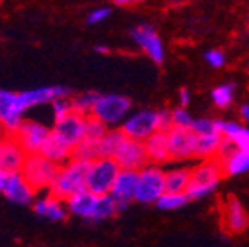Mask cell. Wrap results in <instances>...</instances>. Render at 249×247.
Returning a JSON list of instances; mask_svg holds the SVG:
<instances>
[{
    "instance_id": "6da1fadb",
    "label": "cell",
    "mask_w": 249,
    "mask_h": 247,
    "mask_svg": "<svg viewBox=\"0 0 249 247\" xmlns=\"http://www.w3.org/2000/svg\"><path fill=\"white\" fill-rule=\"evenodd\" d=\"M90 162L82 159H70L66 164L59 166V173L52 183L49 194L66 202L71 195L87 189V176H89Z\"/></svg>"
},
{
    "instance_id": "7a4b0ae2",
    "label": "cell",
    "mask_w": 249,
    "mask_h": 247,
    "mask_svg": "<svg viewBox=\"0 0 249 247\" xmlns=\"http://www.w3.org/2000/svg\"><path fill=\"white\" fill-rule=\"evenodd\" d=\"M223 175V166L218 159H204L197 166L192 168V182L187 190L191 201H201L213 195L218 189L220 178Z\"/></svg>"
},
{
    "instance_id": "3957f363",
    "label": "cell",
    "mask_w": 249,
    "mask_h": 247,
    "mask_svg": "<svg viewBox=\"0 0 249 247\" xmlns=\"http://www.w3.org/2000/svg\"><path fill=\"white\" fill-rule=\"evenodd\" d=\"M132 112V101L121 93H101L90 116L97 118L107 128H120Z\"/></svg>"
},
{
    "instance_id": "277c9868",
    "label": "cell",
    "mask_w": 249,
    "mask_h": 247,
    "mask_svg": "<svg viewBox=\"0 0 249 247\" xmlns=\"http://www.w3.org/2000/svg\"><path fill=\"white\" fill-rule=\"evenodd\" d=\"M57 173L59 164H55L54 161L47 159L42 154H30L26 162H24L23 170H21L23 178L35 192H42V190L49 192Z\"/></svg>"
},
{
    "instance_id": "5b68a950",
    "label": "cell",
    "mask_w": 249,
    "mask_h": 247,
    "mask_svg": "<svg viewBox=\"0 0 249 247\" xmlns=\"http://www.w3.org/2000/svg\"><path fill=\"white\" fill-rule=\"evenodd\" d=\"M121 168L114 158H99L90 162L89 176H87V190L95 195H107L111 194L114 182Z\"/></svg>"
},
{
    "instance_id": "8992f818",
    "label": "cell",
    "mask_w": 249,
    "mask_h": 247,
    "mask_svg": "<svg viewBox=\"0 0 249 247\" xmlns=\"http://www.w3.org/2000/svg\"><path fill=\"white\" fill-rule=\"evenodd\" d=\"M166 192V171L156 164H147L139 171L135 201L139 204H156Z\"/></svg>"
},
{
    "instance_id": "52a82bcc",
    "label": "cell",
    "mask_w": 249,
    "mask_h": 247,
    "mask_svg": "<svg viewBox=\"0 0 249 247\" xmlns=\"http://www.w3.org/2000/svg\"><path fill=\"white\" fill-rule=\"evenodd\" d=\"M120 128L126 135V139L145 142L156 131H160V114L156 109H137L130 112V116L123 121Z\"/></svg>"
},
{
    "instance_id": "ba28073f",
    "label": "cell",
    "mask_w": 249,
    "mask_h": 247,
    "mask_svg": "<svg viewBox=\"0 0 249 247\" xmlns=\"http://www.w3.org/2000/svg\"><path fill=\"white\" fill-rule=\"evenodd\" d=\"M130 38L152 62H156V64H163L164 62L166 49H164L163 40H161L160 33L154 30V26L145 23L133 26L130 30Z\"/></svg>"
},
{
    "instance_id": "9c48e42d",
    "label": "cell",
    "mask_w": 249,
    "mask_h": 247,
    "mask_svg": "<svg viewBox=\"0 0 249 247\" xmlns=\"http://www.w3.org/2000/svg\"><path fill=\"white\" fill-rule=\"evenodd\" d=\"M87 118L80 112L71 111L68 116H64L62 120L54 121V131L55 135L66 143L71 149H76L80 143L85 140V128H87Z\"/></svg>"
},
{
    "instance_id": "30bf717a",
    "label": "cell",
    "mask_w": 249,
    "mask_h": 247,
    "mask_svg": "<svg viewBox=\"0 0 249 247\" xmlns=\"http://www.w3.org/2000/svg\"><path fill=\"white\" fill-rule=\"evenodd\" d=\"M52 128H47L43 123L35 120H24L18 131L14 133L16 140L21 143L24 151L30 154H40L43 143H45L47 137L51 135Z\"/></svg>"
},
{
    "instance_id": "8fae6325",
    "label": "cell",
    "mask_w": 249,
    "mask_h": 247,
    "mask_svg": "<svg viewBox=\"0 0 249 247\" xmlns=\"http://www.w3.org/2000/svg\"><path fill=\"white\" fill-rule=\"evenodd\" d=\"M23 121L24 111L18 101V93L0 88V124L4 126L5 135H14Z\"/></svg>"
},
{
    "instance_id": "7c38bea8",
    "label": "cell",
    "mask_w": 249,
    "mask_h": 247,
    "mask_svg": "<svg viewBox=\"0 0 249 247\" xmlns=\"http://www.w3.org/2000/svg\"><path fill=\"white\" fill-rule=\"evenodd\" d=\"M114 161L120 164L121 170L132 171H140L147 164H151L147 151H145V143L133 139H124V142L121 143L116 156H114Z\"/></svg>"
},
{
    "instance_id": "4fadbf2b",
    "label": "cell",
    "mask_w": 249,
    "mask_h": 247,
    "mask_svg": "<svg viewBox=\"0 0 249 247\" xmlns=\"http://www.w3.org/2000/svg\"><path fill=\"white\" fill-rule=\"evenodd\" d=\"M71 88L68 87H40V88H31L24 90V92L18 93V101H19L21 109L24 111H30V109L36 107V106H45L52 104L55 99H61V97H71Z\"/></svg>"
},
{
    "instance_id": "5bb4252c",
    "label": "cell",
    "mask_w": 249,
    "mask_h": 247,
    "mask_svg": "<svg viewBox=\"0 0 249 247\" xmlns=\"http://www.w3.org/2000/svg\"><path fill=\"white\" fill-rule=\"evenodd\" d=\"M222 223L225 230L233 235H241L249 228V214L237 197L229 195L223 202Z\"/></svg>"
},
{
    "instance_id": "9a60e30c",
    "label": "cell",
    "mask_w": 249,
    "mask_h": 247,
    "mask_svg": "<svg viewBox=\"0 0 249 247\" xmlns=\"http://www.w3.org/2000/svg\"><path fill=\"white\" fill-rule=\"evenodd\" d=\"M0 194L18 206H33L36 195L21 173H9L4 185L0 187Z\"/></svg>"
},
{
    "instance_id": "2e32d148",
    "label": "cell",
    "mask_w": 249,
    "mask_h": 247,
    "mask_svg": "<svg viewBox=\"0 0 249 247\" xmlns=\"http://www.w3.org/2000/svg\"><path fill=\"white\" fill-rule=\"evenodd\" d=\"M28 159V152L14 135H5L0 142V168L7 173H21L24 162Z\"/></svg>"
},
{
    "instance_id": "e0dca14e",
    "label": "cell",
    "mask_w": 249,
    "mask_h": 247,
    "mask_svg": "<svg viewBox=\"0 0 249 247\" xmlns=\"http://www.w3.org/2000/svg\"><path fill=\"white\" fill-rule=\"evenodd\" d=\"M168 135V147H170V156L173 161H183V159L194 158V143L196 135L191 130H180V128H171L166 131Z\"/></svg>"
},
{
    "instance_id": "ac0fdd59",
    "label": "cell",
    "mask_w": 249,
    "mask_h": 247,
    "mask_svg": "<svg viewBox=\"0 0 249 247\" xmlns=\"http://www.w3.org/2000/svg\"><path fill=\"white\" fill-rule=\"evenodd\" d=\"M137 183H139V171L121 170L113 189H111V195L116 202L130 204V202L135 201Z\"/></svg>"
},
{
    "instance_id": "d6986e66",
    "label": "cell",
    "mask_w": 249,
    "mask_h": 247,
    "mask_svg": "<svg viewBox=\"0 0 249 247\" xmlns=\"http://www.w3.org/2000/svg\"><path fill=\"white\" fill-rule=\"evenodd\" d=\"M33 211H35L36 216L43 218L47 221H64L68 216L66 202L54 197L52 194H47L40 199H35Z\"/></svg>"
},
{
    "instance_id": "ffe728a7",
    "label": "cell",
    "mask_w": 249,
    "mask_h": 247,
    "mask_svg": "<svg viewBox=\"0 0 249 247\" xmlns=\"http://www.w3.org/2000/svg\"><path fill=\"white\" fill-rule=\"evenodd\" d=\"M97 202H99V195H95V194H92L90 190L85 189L82 192L71 195L66 201V208L70 214L89 221L93 216L95 209H97Z\"/></svg>"
},
{
    "instance_id": "44dd1931",
    "label": "cell",
    "mask_w": 249,
    "mask_h": 247,
    "mask_svg": "<svg viewBox=\"0 0 249 247\" xmlns=\"http://www.w3.org/2000/svg\"><path fill=\"white\" fill-rule=\"evenodd\" d=\"M216 131L223 139L232 140L239 151H249V126L232 120H214Z\"/></svg>"
},
{
    "instance_id": "7402d4cb",
    "label": "cell",
    "mask_w": 249,
    "mask_h": 247,
    "mask_svg": "<svg viewBox=\"0 0 249 247\" xmlns=\"http://www.w3.org/2000/svg\"><path fill=\"white\" fill-rule=\"evenodd\" d=\"M144 143H145V151H147L149 162H151V164L160 166V164H164V162H168L171 159L166 131H161V130L156 131L154 135L149 137Z\"/></svg>"
},
{
    "instance_id": "603a6c76",
    "label": "cell",
    "mask_w": 249,
    "mask_h": 247,
    "mask_svg": "<svg viewBox=\"0 0 249 247\" xmlns=\"http://www.w3.org/2000/svg\"><path fill=\"white\" fill-rule=\"evenodd\" d=\"M40 154L45 156V158L51 159V161H54L59 166H62V164H66L70 159H73V149L68 147L66 143L62 142L54 131L51 130V135L47 137Z\"/></svg>"
},
{
    "instance_id": "cb8c5ba5",
    "label": "cell",
    "mask_w": 249,
    "mask_h": 247,
    "mask_svg": "<svg viewBox=\"0 0 249 247\" xmlns=\"http://www.w3.org/2000/svg\"><path fill=\"white\" fill-rule=\"evenodd\" d=\"M223 137L214 131V133H208V135H196L194 143V158L199 159H216L220 147H222Z\"/></svg>"
},
{
    "instance_id": "d4e9b609",
    "label": "cell",
    "mask_w": 249,
    "mask_h": 247,
    "mask_svg": "<svg viewBox=\"0 0 249 247\" xmlns=\"http://www.w3.org/2000/svg\"><path fill=\"white\" fill-rule=\"evenodd\" d=\"M192 182L191 168H173L166 171V192L187 194Z\"/></svg>"
},
{
    "instance_id": "484cf974",
    "label": "cell",
    "mask_w": 249,
    "mask_h": 247,
    "mask_svg": "<svg viewBox=\"0 0 249 247\" xmlns=\"http://www.w3.org/2000/svg\"><path fill=\"white\" fill-rule=\"evenodd\" d=\"M124 139H126V135L121 128H109L107 133L99 142V156L101 158H114Z\"/></svg>"
},
{
    "instance_id": "4316f807",
    "label": "cell",
    "mask_w": 249,
    "mask_h": 247,
    "mask_svg": "<svg viewBox=\"0 0 249 247\" xmlns=\"http://www.w3.org/2000/svg\"><path fill=\"white\" fill-rule=\"evenodd\" d=\"M235 93H237V87L233 81H225L220 83L211 90V102L214 107L218 109H229L235 101Z\"/></svg>"
},
{
    "instance_id": "83f0119b",
    "label": "cell",
    "mask_w": 249,
    "mask_h": 247,
    "mask_svg": "<svg viewBox=\"0 0 249 247\" xmlns=\"http://www.w3.org/2000/svg\"><path fill=\"white\" fill-rule=\"evenodd\" d=\"M223 175L227 176H239L249 171V151H235L230 158L222 162Z\"/></svg>"
},
{
    "instance_id": "f1b7e54d",
    "label": "cell",
    "mask_w": 249,
    "mask_h": 247,
    "mask_svg": "<svg viewBox=\"0 0 249 247\" xmlns=\"http://www.w3.org/2000/svg\"><path fill=\"white\" fill-rule=\"evenodd\" d=\"M116 214H120V211H118V202L113 199V195L111 194L101 195L97 202V209L93 212V216L89 220V223H101V221L111 220Z\"/></svg>"
},
{
    "instance_id": "f546056e",
    "label": "cell",
    "mask_w": 249,
    "mask_h": 247,
    "mask_svg": "<svg viewBox=\"0 0 249 247\" xmlns=\"http://www.w3.org/2000/svg\"><path fill=\"white\" fill-rule=\"evenodd\" d=\"M101 93L95 92V90H89V92L76 93V95H71V106H73V111L80 112L83 116H90L97 104Z\"/></svg>"
},
{
    "instance_id": "4dcf8cb0",
    "label": "cell",
    "mask_w": 249,
    "mask_h": 247,
    "mask_svg": "<svg viewBox=\"0 0 249 247\" xmlns=\"http://www.w3.org/2000/svg\"><path fill=\"white\" fill-rule=\"evenodd\" d=\"M189 202H191V199L187 194L164 192L154 206L161 211H177V209H182L183 206H187Z\"/></svg>"
},
{
    "instance_id": "1f68e13d",
    "label": "cell",
    "mask_w": 249,
    "mask_h": 247,
    "mask_svg": "<svg viewBox=\"0 0 249 247\" xmlns=\"http://www.w3.org/2000/svg\"><path fill=\"white\" fill-rule=\"evenodd\" d=\"M73 158L74 159H82V161H95L99 159V143L97 142H90V140H83L80 145L73 151Z\"/></svg>"
},
{
    "instance_id": "d6a6232c",
    "label": "cell",
    "mask_w": 249,
    "mask_h": 247,
    "mask_svg": "<svg viewBox=\"0 0 249 247\" xmlns=\"http://www.w3.org/2000/svg\"><path fill=\"white\" fill-rule=\"evenodd\" d=\"M109 128L106 126L102 121H99L97 118L89 116L87 118V128H85V140H90V142H101L102 137L107 133Z\"/></svg>"
},
{
    "instance_id": "836d02e7",
    "label": "cell",
    "mask_w": 249,
    "mask_h": 247,
    "mask_svg": "<svg viewBox=\"0 0 249 247\" xmlns=\"http://www.w3.org/2000/svg\"><path fill=\"white\" fill-rule=\"evenodd\" d=\"M192 121H194V118H192V114L185 107H180L178 106V107H175L171 111V124H173V128L191 130Z\"/></svg>"
},
{
    "instance_id": "e575fe53",
    "label": "cell",
    "mask_w": 249,
    "mask_h": 247,
    "mask_svg": "<svg viewBox=\"0 0 249 247\" xmlns=\"http://www.w3.org/2000/svg\"><path fill=\"white\" fill-rule=\"evenodd\" d=\"M52 107V118L54 121L62 120L64 116H68L71 111H73V106H71V97H61V99H55L51 104Z\"/></svg>"
},
{
    "instance_id": "d590c367",
    "label": "cell",
    "mask_w": 249,
    "mask_h": 247,
    "mask_svg": "<svg viewBox=\"0 0 249 247\" xmlns=\"http://www.w3.org/2000/svg\"><path fill=\"white\" fill-rule=\"evenodd\" d=\"M191 131L194 135H208V133H214L216 131V123L211 118H194L192 121Z\"/></svg>"
},
{
    "instance_id": "8d00e7d4",
    "label": "cell",
    "mask_w": 249,
    "mask_h": 247,
    "mask_svg": "<svg viewBox=\"0 0 249 247\" xmlns=\"http://www.w3.org/2000/svg\"><path fill=\"white\" fill-rule=\"evenodd\" d=\"M204 61L213 70H222L223 66L227 64V55L220 49H210V51L204 52Z\"/></svg>"
},
{
    "instance_id": "74e56055",
    "label": "cell",
    "mask_w": 249,
    "mask_h": 247,
    "mask_svg": "<svg viewBox=\"0 0 249 247\" xmlns=\"http://www.w3.org/2000/svg\"><path fill=\"white\" fill-rule=\"evenodd\" d=\"M109 16H111V9L109 7H97L89 12V16H87V23H89L90 26H95V24L104 23Z\"/></svg>"
},
{
    "instance_id": "f35d334b",
    "label": "cell",
    "mask_w": 249,
    "mask_h": 247,
    "mask_svg": "<svg viewBox=\"0 0 249 247\" xmlns=\"http://www.w3.org/2000/svg\"><path fill=\"white\" fill-rule=\"evenodd\" d=\"M158 114H160V130L170 131L171 128H173V124H171V111H168V109H160Z\"/></svg>"
},
{
    "instance_id": "ab89813d",
    "label": "cell",
    "mask_w": 249,
    "mask_h": 247,
    "mask_svg": "<svg viewBox=\"0 0 249 247\" xmlns=\"http://www.w3.org/2000/svg\"><path fill=\"white\" fill-rule=\"evenodd\" d=\"M192 97H191V92H189V88H180L178 90V106L180 107H189V104H191Z\"/></svg>"
},
{
    "instance_id": "60d3db41",
    "label": "cell",
    "mask_w": 249,
    "mask_h": 247,
    "mask_svg": "<svg viewBox=\"0 0 249 247\" xmlns=\"http://www.w3.org/2000/svg\"><path fill=\"white\" fill-rule=\"evenodd\" d=\"M239 118L242 123H246V126H249V102L239 106Z\"/></svg>"
},
{
    "instance_id": "b9f144b4",
    "label": "cell",
    "mask_w": 249,
    "mask_h": 247,
    "mask_svg": "<svg viewBox=\"0 0 249 247\" xmlns=\"http://www.w3.org/2000/svg\"><path fill=\"white\" fill-rule=\"evenodd\" d=\"M144 0H113V4L118 5V7H130V5H137L142 4Z\"/></svg>"
},
{
    "instance_id": "7bdbcfd3",
    "label": "cell",
    "mask_w": 249,
    "mask_h": 247,
    "mask_svg": "<svg viewBox=\"0 0 249 247\" xmlns=\"http://www.w3.org/2000/svg\"><path fill=\"white\" fill-rule=\"evenodd\" d=\"M93 51H95V54H109L111 49H109L107 45H95L93 47Z\"/></svg>"
},
{
    "instance_id": "ee69618b",
    "label": "cell",
    "mask_w": 249,
    "mask_h": 247,
    "mask_svg": "<svg viewBox=\"0 0 249 247\" xmlns=\"http://www.w3.org/2000/svg\"><path fill=\"white\" fill-rule=\"evenodd\" d=\"M7 171H4L2 168H0V187L4 185V182H5V178H7Z\"/></svg>"
},
{
    "instance_id": "f6af8a7d",
    "label": "cell",
    "mask_w": 249,
    "mask_h": 247,
    "mask_svg": "<svg viewBox=\"0 0 249 247\" xmlns=\"http://www.w3.org/2000/svg\"><path fill=\"white\" fill-rule=\"evenodd\" d=\"M4 137H5V130H4V126L0 124V139H4Z\"/></svg>"
},
{
    "instance_id": "bcb514c9",
    "label": "cell",
    "mask_w": 249,
    "mask_h": 247,
    "mask_svg": "<svg viewBox=\"0 0 249 247\" xmlns=\"http://www.w3.org/2000/svg\"><path fill=\"white\" fill-rule=\"evenodd\" d=\"M0 142H2V139H0Z\"/></svg>"
},
{
    "instance_id": "7dc6e473",
    "label": "cell",
    "mask_w": 249,
    "mask_h": 247,
    "mask_svg": "<svg viewBox=\"0 0 249 247\" xmlns=\"http://www.w3.org/2000/svg\"><path fill=\"white\" fill-rule=\"evenodd\" d=\"M248 70H249V66H248Z\"/></svg>"
}]
</instances>
